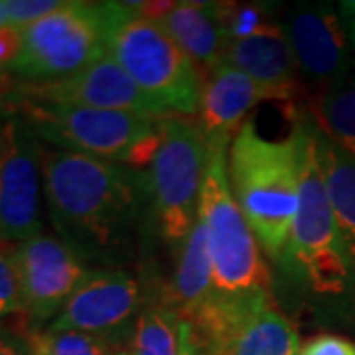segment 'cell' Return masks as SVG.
Wrapping results in <instances>:
<instances>
[{
  "instance_id": "cell-15",
  "label": "cell",
  "mask_w": 355,
  "mask_h": 355,
  "mask_svg": "<svg viewBox=\"0 0 355 355\" xmlns=\"http://www.w3.org/2000/svg\"><path fill=\"white\" fill-rule=\"evenodd\" d=\"M261 101H266L265 91L231 65H219L203 77L198 125L209 156L229 153L235 135L245 125L247 113Z\"/></svg>"
},
{
  "instance_id": "cell-14",
  "label": "cell",
  "mask_w": 355,
  "mask_h": 355,
  "mask_svg": "<svg viewBox=\"0 0 355 355\" xmlns=\"http://www.w3.org/2000/svg\"><path fill=\"white\" fill-rule=\"evenodd\" d=\"M196 331L209 355H300V338L272 300L211 318Z\"/></svg>"
},
{
  "instance_id": "cell-5",
  "label": "cell",
  "mask_w": 355,
  "mask_h": 355,
  "mask_svg": "<svg viewBox=\"0 0 355 355\" xmlns=\"http://www.w3.org/2000/svg\"><path fill=\"white\" fill-rule=\"evenodd\" d=\"M109 53L168 116L198 114L203 76L164 28L140 12V2H111Z\"/></svg>"
},
{
  "instance_id": "cell-23",
  "label": "cell",
  "mask_w": 355,
  "mask_h": 355,
  "mask_svg": "<svg viewBox=\"0 0 355 355\" xmlns=\"http://www.w3.org/2000/svg\"><path fill=\"white\" fill-rule=\"evenodd\" d=\"M24 312L20 275L16 265V245L0 241V322Z\"/></svg>"
},
{
  "instance_id": "cell-22",
  "label": "cell",
  "mask_w": 355,
  "mask_h": 355,
  "mask_svg": "<svg viewBox=\"0 0 355 355\" xmlns=\"http://www.w3.org/2000/svg\"><path fill=\"white\" fill-rule=\"evenodd\" d=\"M16 330L26 338L32 355H116L123 352L111 340L85 331H55L50 328H30L22 324H18Z\"/></svg>"
},
{
  "instance_id": "cell-12",
  "label": "cell",
  "mask_w": 355,
  "mask_h": 355,
  "mask_svg": "<svg viewBox=\"0 0 355 355\" xmlns=\"http://www.w3.org/2000/svg\"><path fill=\"white\" fill-rule=\"evenodd\" d=\"M296 58L298 76L316 93L354 76L355 51L347 38L340 8L330 4H296L284 24Z\"/></svg>"
},
{
  "instance_id": "cell-19",
  "label": "cell",
  "mask_w": 355,
  "mask_h": 355,
  "mask_svg": "<svg viewBox=\"0 0 355 355\" xmlns=\"http://www.w3.org/2000/svg\"><path fill=\"white\" fill-rule=\"evenodd\" d=\"M312 119V116H310ZM316 160L331 211L355 266V158L336 146L312 121Z\"/></svg>"
},
{
  "instance_id": "cell-2",
  "label": "cell",
  "mask_w": 355,
  "mask_h": 355,
  "mask_svg": "<svg viewBox=\"0 0 355 355\" xmlns=\"http://www.w3.org/2000/svg\"><path fill=\"white\" fill-rule=\"evenodd\" d=\"M227 174L235 202L266 257L279 263L300 207V153L291 130L284 140L259 135L245 121L227 153Z\"/></svg>"
},
{
  "instance_id": "cell-16",
  "label": "cell",
  "mask_w": 355,
  "mask_h": 355,
  "mask_svg": "<svg viewBox=\"0 0 355 355\" xmlns=\"http://www.w3.org/2000/svg\"><path fill=\"white\" fill-rule=\"evenodd\" d=\"M225 64L251 77L266 101H294L300 76L284 26L266 22L245 38L231 40Z\"/></svg>"
},
{
  "instance_id": "cell-21",
  "label": "cell",
  "mask_w": 355,
  "mask_h": 355,
  "mask_svg": "<svg viewBox=\"0 0 355 355\" xmlns=\"http://www.w3.org/2000/svg\"><path fill=\"white\" fill-rule=\"evenodd\" d=\"M182 318L162 298L154 300L140 314L128 336L127 355H178Z\"/></svg>"
},
{
  "instance_id": "cell-1",
  "label": "cell",
  "mask_w": 355,
  "mask_h": 355,
  "mask_svg": "<svg viewBox=\"0 0 355 355\" xmlns=\"http://www.w3.org/2000/svg\"><path fill=\"white\" fill-rule=\"evenodd\" d=\"M42 190L51 225L93 268H127L139 254L146 209V176L128 166L40 146Z\"/></svg>"
},
{
  "instance_id": "cell-25",
  "label": "cell",
  "mask_w": 355,
  "mask_h": 355,
  "mask_svg": "<svg viewBox=\"0 0 355 355\" xmlns=\"http://www.w3.org/2000/svg\"><path fill=\"white\" fill-rule=\"evenodd\" d=\"M24 28L6 24L0 28V77H8V71L22 51Z\"/></svg>"
},
{
  "instance_id": "cell-24",
  "label": "cell",
  "mask_w": 355,
  "mask_h": 355,
  "mask_svg": "<svg viewBox=\"0 0 355 355\" xmlns=\"http://www.w3.org/2000/svg\"><path fill=\"white\" fill-rule=\"evenodd\" d=\"M62 4L64 0H4L8 22L20 28L46 18L48 14L55 12Z\"/></svg>"
},
{
  "instance_id": "cell-3",
  "label": "cell",
  "mask_w": 355,
  "mask_h": 355,
  "mask_svg": "<svg viewBox=\"0 0 355 355\" xmlns=\"http://www.w3.org/2000/svg\"><path fill=\"white\" fill-rule=\"evenodd\" d=\"M292 132L300 153V207L279 265L318 298H342L355 288V266L318 168L308 111H292Z\"/></svg>"
},
{
  "instance_id": "cell-4",
  "label": "cell",
  "mask_w": 355,
  "mask_h": 355,
  "mask_svg": "<svg viewBox=\"0 0 355 355\" xmlns=\"http://www.w3.org/2000/svg\"><path fill=\"white\" fill-rule=\"evenodd\" d=\"M10 113L53 148L99 158L132 170L150 168L160 146V121L128 111L8 99Z\"/></svg>"
},
{
  "instance_id": "cell-11",
  "label": "cell",
  "mask_w": 355,
  "mask_h": 355,
  "mask_svg": "<svg viewBox=\"0 0 355 355\" xmlns=\"http://www.w3.org/2000/svg\"><path fill=\"white\" fill-rule=\"evenodd\" d=\"M40 140L10 113L0 128V241L18 245L42 233Z\"/></svg>"
},
{
  "instance_id": "cell-30",
  "label": "cell",
  "mask_w": 355,
  "mask_h": 355,
  "mask_svg": "<svg viewBox=\"0 0 355 355\" xmlns=\"http://www.w3.org/2000/svg\"><path fill=\"white\" fill-rule=\"evenodd\" d=\"M6 79L4 77H0V128L4 125V121H2V116H4V107H8L6 105V95H8V89L2 87V83H4Z\"/></svg>"
},
{
  "instance_id": "cell-8",
  "label": "cell",
  "mask_w": 355,
  "mask_h": 355,
  "mask_svg": "<svg viewBox=\"0 0 355 355\" xmlns=\"http://www.w3.org/2000/svg\"><path fill=\"white\" fill-rule=\"evenodd\" d=\"M207 160L198 121L178 114L160 121V146L146 182L156 229L172 245L180 247L198 221Z\"/></svg>"
},
{
  "instance_id": "cell-13",
  "label": "cell",
  "mask_w": 355,
  "mask_h": 355,
  "mask_svg": "<svg viewBox=\"0 0 355 355\" xmlns=\"http://www.w3.org/2000/svg\"><path fill=\"white\" fill-rule=\"evenodd\" d=\"M8 99H34V101L62 103L91 109L128 111L153 119H166L168 114L156 107L139 85L128 77L111 53L97 64L76 76L50 81V83H10ZM174 116V114H172Z\"/></svg>"
},
{
  "instance_id": "cell-29",
  "label": "cell",
  "mask_w": 355,
  "mask_h": 355,
  "mask_svg": "<svg viewBox=\"0 0 355 355\" xmlns=\"http://www.w3.org/2000/svg\"><path fill=\"white\" fill-rule=\"evenodd\" d=\"M340 16H342L347 38L352 42V48L355 51V0L340 2Z\"/></svg>"
},
{
  "instance_id": "cell-10",
  "label": "cell",
  "mask_w": 355,
  "mask_h": 355,
  "mask_svg": "<svg viewBox=\"0 0 355 355\" xmlns=\"http://www.w3.org/2000/svg\"><path fill=\"white\" fill-rule=\"evenodd\" d=\"M16 265L24 298L18 318L30 328H48L93 270L67 243L44 233L16 245Z\"/></svg>"
},
{
  "instance_id": "cell-18",
  "label": "cell",
  "mask_w": 355,
  "mask_h": 355,
  "mask_svg": "<svg viewBox=\"0 0 355 355\" xmlns=\"http://www.w3.org/2000/svg\"><path fill=\"white\" fill-rule=\"evenodd\" d=\"M214 263L209 253L207 233L198 216L190 235L178 247L176 270L166 288V302L182 320H191L214 296Z\"/></svg>"
},
{
  "instance_id": "cell-28",
  "label": "cell",
  "mask_w": 355,
  "mask_h": 355,
  "mask_svg": "<svg viewBox=\"0 0 355 355\" xmlns=\"http://www.w3.org/2000/svg\"><path fill=\"white\" fill-rule=\"evenodd\" d=\"M178 355H209L203 349L202 343L198 342L196 331L188 320H182V324H180V352Z\"/></svg>"
},
{
  "instance_id": "cell-26",
  "label": "cell",
  "mask_w": 355,
  "mask_h": 355,
  "mask_svg": "<svg viewBox=\"0 0 355 355\" xmlns=\"http://www.w3.org/2000/svg\"><path fill=\"white\" fill-rule=\"evenodd\" d=\"M300 355H355V342L336 334H320L302 345Z\"/></svg>"
},
{
  "instance_id": "cell-17",
  "label": "cell",
  "mask_w": 355,
  "mask_h": 355,
  "mask_svg": "<svg viewBox=\"0 0 355 355\" xmlns=\"http://www.w3.org/2000/svg\"><path fill=\"white\" fill-rule=\"evenodd\" d=\"M229 2H170L156 22L198 65L203 77L225 64L231 36L227 28Z\"/></svg>"
},
{
  "instance_id": "cell-7",
  "label": "cell",
  "mask_w": 355,
  "mask_h": 355,
  "mask_svg": "<svg viewBox=\"0 0 355 355\" xmlns=\"http://www.w3.org/2000/svg\"><path fill=\"white\" fill-rule=\"evenodd\" d=\"M111 2H64L24 28L22 51L8 76L16 83H50L76 76L109 53Z\"/></svg>"
},
{
  "instance_id": "cell-6",
  "label": "cell",
  "mask_w": 355,
  "mask_h": 355,
  "mask_svg": "<svg viewBox=\"0 0 355 355\" xmlns=\"http://www.w3.org/2000/svg\"><path fill=\"white\" fill-rule=\"evenodd\" d=\"M202 219L214 263L216 296L231 300L270 298V270L263 247L235 202L227 174V154H211L200 196Z\"/></svg>"
},
{
  "instance_id": "cell-32",
  "label": "cell",
  "mask_w": 355,
  "mask_h": 355,
  "mask_svg": "<svg viewBox=\"0 0 355 355\" xmlns=\"http://www.w3.org/2000/svg\"><path fill=\"white\" fill-rule=\"evenodd\" d=\"M116 355H127V354H125V352H119V354H116Z\"/></svg>"
},
{
  "instance_id": "cell-20",
  "label": "cell",
  "mask_w": 355,
  "mask_h": 355,
  "mask_svg": "<svg viewBox=\"0 0 355 355\" xmlns=\"http://www.w3.org/2000/svg\"><path fill=\"white\" fill-rule=\"evenodd\" d=\"M308 114L336 146L355 158V73L314 95Z\"/></svg>"
},
{
  "instance_id": "cell-31",
  "label": "cell",
  "mask_w": 355,
  "mask_h": 355,
  "mask_svg": "<svg viewBox=\"0 0 355 355\" xmlns=\"http://www.w3.org/2000/svg\"><path fill=\"white\" fill-rule=\"evenodd\" d=\"M6 24H10V22H8V16H6L4 0H0V28H2V26H6Z\"/></svg>"
},
{
  "instance_id": "cell-27",
  "label": "cell",
  "mask_w": 355,
  "mask_h": 355,
  "mask_svg": "<svg viewBox=\"0 0 355 355\" xmlns=\"http://www.w3.org/2000/svg\"><path fill=\"white\" fill-rule=\"evenodd\" d=\"M0 355H32V352L20 331L0 324Z\"/></svg>"
},
{
  "instance_id": "cell-9",
  "label": "cell",
  "mask_w": 355,
  "mask_h": 355,
  "mask_svg": "<svg viewBox=\"0 0 355 355\" xmlns=\"http://www.w3.org/2000/svg\"><path fill=\"white\" fill-rule=\"evenodd\" d=\"M164 292L128 268H93L48 328L101 336L125 352L139 316Z\"/></svg>"
}]
</instances>
